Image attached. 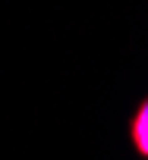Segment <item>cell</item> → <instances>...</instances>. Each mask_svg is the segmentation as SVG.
Returning a JSON list of instances; mask_svg holds the SVG:
<instances>
[{
	"instance_id": "1",
	"label": "cell",
	"mask_w": 148,
	"mask_h": 160,
	"mask_svg": "<svg viewBox=\"0 0 148 160\" xmlns=\"http://www.w3.org/2000/svg\"><path fill=\"white\" fill-rule=\"evenodd\" d=\"M129 141H132L135 154L142 160H148V98L135 107V113L129 119Z\"/></svg>"
}]
</instances>
